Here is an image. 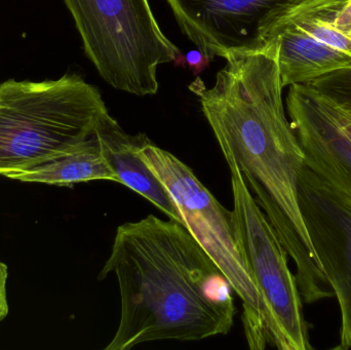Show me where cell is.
I'll return each instance as SVG.
<instances>
[{"mask_svg":"<svg viewBox=\"0 0 351 350\" xmlns=\"http://www.w3.org/2000/svg\"><path fill=\"white\" fill-rule=\"evenodd\" d=\"M213 88L198 90L225 160L239 168L296 266L303 302L333 297L315 256L299 201L304 153L287 118L278 45L232 55Z\"/></svg>","mask_w":351,"mask_h":350,"instance_id":"cell-1","label":"cell"},{"mask_svg":"<svg viewBox=\"0 0 351 350\" xmlns=\"http://www.w3.org/2000/svg\"><path fill=\"white\" fill-rule=\"evenodd\" d=\"M301 213L322 271L337 300L339 345L351 349V201L303 164L298 178Z\"/></svg>","mask_w":351,"mask_h":350,"instance_id":"cell-7","label":"cell"},{"mask_svg":"<svg viewBox=\"0 0 351 350\" xmlns=\"http://www.w3.org/2000/svg\"><path fill=\"white\" fill-rule=\"evenodd\" d=\"M8 268L5 263L0 261V322L10 314L8 298Z\"/></svg>","mask_w":351,"mask_h":350,"instance_id":"cell-16","label":"cell"},{"mask_svg":"<svg viewBox=\"0 0 351 350\" xmlns=\"http://www.w3.org/2000/svg\"><path fill=\"white\" fill-rule=\"evenodd\" d=\"M98 88L78 75L0 84V175L84 146L107 112Z\"/></svg>","mask_w":351,"mask_h":350,"instance_id":"cell-3","label":"cell"},{"mask_svg":"<svg viewBox=\"0 0 351 350\" xmlns=\"http://www.w3.org/2000/svg\"><path fill=\"white\" fill-rule=\"evenodd\" d=\"M299 0H168L184 34L208 59L255 53L270 29Z\"/></svg>","mask_w":351,"mask_h":350,"instance_id":"cell-8","label":"cell"},{"mask_svg":"<svg viewBox=\"0 0 351 350\" xmlns=\"http://www.w3.org/2000/svg\"><path fill=\"white\" fill-rule=\"evenodd\" d=\"M286 103L304 164L351 201V140L332 115L327 99L307 84H293Z\"/></svg>","mask_w":351,"mask_h":350,"instance_id":"cell-9","label":"cell"},{"mask_svg":"<svg viewBox=\"0 0 351 350\" xmlns=\"http://www.w3.org/2000/svg\"><path fill=\"white\" fill-rule=\"evenodd\" d=\"M233 223L245 264L267 312L270 345L280 350H311L308 324L296 275L276 230L234 164H228Z\"/></svg>","mask_w":351,"mask_h":350,"instance_id":"cell-6","label":"cell"},{"mask_svg":"<svg viewBox=\"0 0 351 350\" xmlns=\"http://www.w3.org/2000/svg\"><path fill=\"white\" fill-rule=\"evenodd\" d=\"M113 275L121 310L106 350L154 341H200L228 334L232 287L187 228L149 215L119 226L99 279Z\"/></svg>","mask_w":351,"mask_h":350,"instance_id":"cell-2","label":"cell"},{"mask_svg":"<svg viewBox=\"0 0 351 350\" xmlns=\"http://www.w3.org/2000/svg\"><path fill=\"white\" fill-rule=\"evenodd\" d=\"M269 41L278 45V68L284 88L308 84L322 76L351 67L350 55L313 40L287 23H274L266 45Z\"/></svg>","mask_w":351,"mask_h":350,"instance_id":"cell-11","label":"cell"},{"mask_svg":"<svg viewBox=\"0 0 351 350\" xmlns=\"http://www.w3.org/2000/svg\"><path fill=\"white\" fill-rule=\"evenodd\" d=\"M307 86L351 111V67L322 76Z\"/></svg>","mask_w":351,"mask_h":350,"instance_id":"cell-14","label":"cell"},{"mask_svg":"<svg viewBox=\"0 0 351 350\" xmlns=\"http://www.w3.org/2000/svg\"><path fill=\"white\" fill-rule=\"evenodd\" d=\"M103 79L115 90L156 95L158 68L181 55L162 33L148 0H64Z\"/></svg>","mask_w":351,"mask_h":350,"instance_id":"cell-4","label":"cell"},{"mask_svg":"<svg viewBox=\"0 0 351 350\" xmlns=\"http://www.w3.org/2000/svg\"><path fill=\"white\" fill-rule=\"evenodd\" d=\"M276 22L292 25L313 40L351 57V0H299Z\"/></svg>","mask_w":351,"mask_h":350,"instance_id":"cell-12","label":"cell"},{"mask_svg":"<svg viewBox=\"0 0 351 350\" xmlns=\"http://www.w3.org/2000/svg\"><path fill=\"white\" fill-rule=\"evenodd\" d=\"M210 60L198 49V51H190L185 55L181 53V55H178L174 63L176 66L189 67L190 69L193 70V73L197 75L210 65Z\"/></svg>","mask_w":351,"mask_h":350,"instance_id":"cell-15","label":"cell"},{"mask_svg":"<svg viewBox=\"0 0 351 350\" xmlns=\"http://www.w3.org/2000/svg\"><path fill=\"white\" fill-rule=\"evenodd\" d=\"M138 154L170 193L182 224L220 267L243 301V328L250 349H265L270 345L267 312L239 248L232 212L215 199L187 164L154 145L146 135Z\"/></svg>","mask_w":351,"mask_h":350,"instance_id":"cell-5","label":"cell"},{"mask_svg":"<svg viewBox=\"0 0 351 350\" xmlns=\"http://www.w3.org/2000/svg\"><path fill=\"white\" fill-rule=\"evenodd\" d=\"M2 176L22 182L57 186H70L96 180L117 182V176L101 152L95 134L84 146L74 151L32 168L4 173Z\"/></svg>","mask_w":351,"mask_h":350,"instance_id":"cell-13","label":"cell"},{"mask_svg":"<svg viewBox=\"0 0 351 350\" xmlns=\"http://www.w3.org/2000/svg\"><path fill=\"white\" fill-rule=\"evenodd\" d=\"M95 135L117 182L145 197L171 219L182 223L181 216L170 193L138 154L144 134L132 136L125 133L107 111L99 121Z\"/></svg>","mask_w":351,"mask_h":350,"instance_id":"cell-10","label":"cell"}]
</instances>
